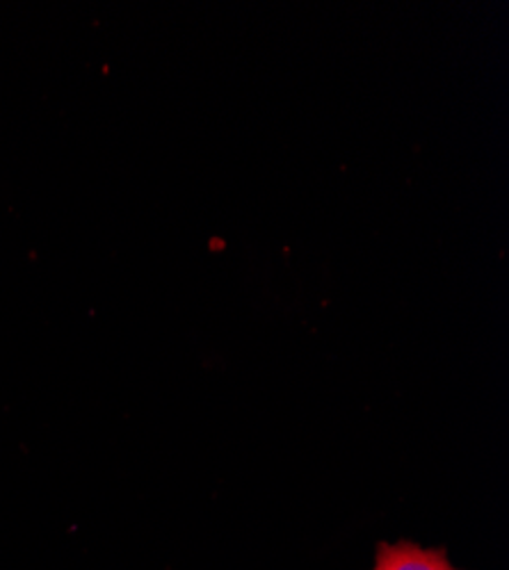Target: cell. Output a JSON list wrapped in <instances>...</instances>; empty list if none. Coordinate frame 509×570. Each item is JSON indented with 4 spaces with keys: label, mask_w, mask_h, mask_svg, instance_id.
<instances>
[{
    "label": "cell",
    "mask_w": 509,
    "mask_h": 570,
    "mask_svg": "<svg viewBox=\"0 0 509 570\" xmlns=\"http://www.w3.org/2000/svg\"><path fill=\"white\" fill-rule=\"evenodd\" d=\"M373 570H457L443 550H425L415 543H382Z\"/></svg>",
    "instance_id": "obj_1"
}]
</instances>
